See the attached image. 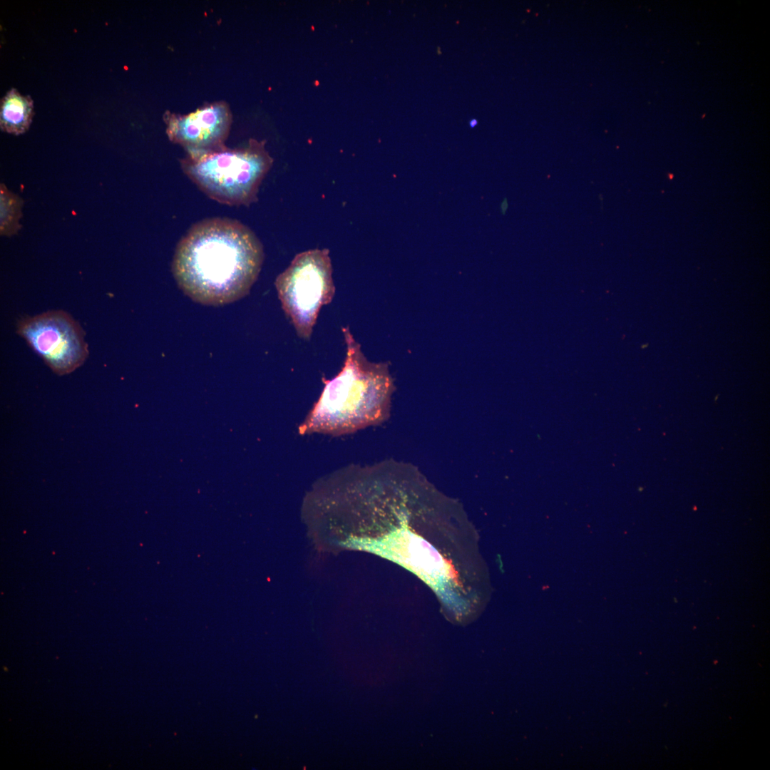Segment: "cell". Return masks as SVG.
Listing matches in <instances>:
<instances>
[{
  "mask_svg": "<svg viewBox=\"0 0 770 770\" xmlns=\"http://www.w3.org/2000/svg\"><path fill=\"white\" fill-rule=\"evenodd\" d=\"M263 247L240 221L212 217L196 222L178 242L172 272L195 302L223 305L247 295L260 272Z\"/></svg>",
  "mask_w": 770,
  "mask_h": 770,
  "instance_id": "cell-1",
  "label": "cell"
},
{
  "mask_svg": "<svg viewBox=\"0 0 770 770\" xmlns=\"http://www.w3.org/2000/svg\"><path fill=\"white\" fill-rule=\"evenodd\" d=\"M346 357L327 380L317 401L299 426L300 434L343 435L382 422L389 415L393 382L387 365L369 362L348 327H342Z\"/></svg>",
  "mask_w": 770,
  "mask_h": 770,
  "instance_id": "cell-2",
  "label": "cell"
},
{
  "mask_svg": "<svg viewBox=\"0 0 770 770\" xmlns=\"http://www.w3.org/2000/svg\"><path fill=\"white\" fill-rule=\"evenodd\" d=\"M265 140L250 139L242 147L217 150L180 160L185 174L208 197L228 205H246L257 200L260 185L273 159Z\"/></svg>",
  "mask_w": 770,
  "mask_h": 770,
  "instance_id": "cell-3",
  "label": "cell"
},
{
  "mask_svg": "<svg viewBox=\"0 0 770 770\" xmlns=\"http://www.w3.org/2000/svg\"><path fill=\"white\" fill-rule=\"evenodd\" d=\"M274 284L282 309L297 335L308 340L321 308L330 303L335 294L329 250L297 254Z\"/></svg>",
  "mask_w": 770,
  "mask_h": 770,
  "instance_id": "cell-4",
  "label": "cell"
},
{
  "mask_svg": "<svg viewBox=\"0 0 770 770\" xmlns=\"http://www.w3.org/2000/svg\"><path fill=\"white\" fill-rule=\"evenodd\" d=\"M16 332L58 375L81 366L88 356L85 332L80 324L63 310H50L26 317Z\"/></svg>",
  "mask_w": 770,
  "mask_h": 770,
  "instance_id": "cell-5",
  "label": "cell"
},
{
  "mask_svg": "<svg viewBox=\"0 0 770 770\" xmlns=\"http://www.w3.org/2000/svg\"><path fill=\"white\" fill-rule=\"evenodd\" d=\"M163 120L169 140L181 145L186 155L195 157L225 146L232 117L228 104L218 101L187 114L166 111Z\"/></svg>",
  "mask_w": 770,
  "mask_h": 770,
  "instance_id": "cell-6",
  "label": "cell"
},
{
  "mask_svg": "<svg viewBox=\"0 0 770 770\" xmlns=\"http://www.w3.org/2000/svg\"><path fill=\"white\" fill-rule=\"evenodd\" d=\"M34 114L32 98L13 88L1 100V130L16 135L23 134L29 128Z\"/></svg>",
  "mask_w": 770,
  "mask_h": 770,
  "instance_id": "cell-7",
  "label": "cell"
},
{
  "mask_svg": "<svg viewBox=\"0 0 770 770\" xmlns=\"http://www.w3.org/2000/svg\"><path fill=\"white\" fill-rule=\"evenodd\" d=\"M23 202L20 197L9 191L4 184L0 190V230L3 235L10 236L18 232L21 225Z\"/></svg>",
  "mask_w": 770,
  "mask_h": 770,
  "instance_id": "cell-8",
  "label": "cell"
},
{
  "mask_svg": "<svg viewBox=\"0 0 770 770\" xmlns=\"http://www.w3.org/2000/svg\"><path fill=\"white\" fill-rule=\"evenodd\" d=\"M507 208H508V202H507V200L505 199L504 201L501 203V211H502V212L503 214L505 213Z\"/></svg>",
  "mask_w": 770,
  "mask_h": 770,
  "instance_id": "cell-9",
  "label": "cell"
},
{
  "mask_svg": "<svg viewBox=\"0 0 770 770\" xmlns=\"http://www.w3.org/2000/svg\"><path fill=\"white\" fill-rule=\"evenodd\" d=\"M476 124H477V121L475 119L471 120L470 123H469V125H470V126L471 128H474L476 125Z\"/></svg>",
  "mask_w": 770,
  "mask_h": 770,
  "instance_id": "cell-10",
  "label": "cell"
}]
</instances>
